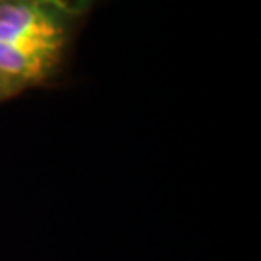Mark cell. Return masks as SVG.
I'll list each match as a JSON object with an SVG mask.
<instances>
[{
	"instance_id": "cell-3",
	"label": "cell",
	"mask_w": 261,
	"mask_h": 261,
	"mask_svg": "<svg viewBox=\"0 0 261 261\" xmlns=\"http://www.w3.org/2000/svg\"><path fill=\"white\" fill-rule=\"evenodd\" d=\"M4 101H8V99H6V95H4V91L0 89V103H4Z\"/></svg>"
},
{
	"instance_id": "cell-2",
	"label": "cell",
	"mask_w": 261,
	"mask_h": 261,
	"mask_svg": "<svg viewBox=\"0 0 261 261\" xmlns=\"http://www.w3.org/2000/svg\"><path fill=\"white\" fill-rule=\"evenodd\" d=\"M0 2H10V0H0ZM58 4H62L66 8L74 10L77 14H82L87 18V14L91 12V10L97 6V2H101V0H55Z\"/></svg>"
},
{
	"instance_id": "cell-1",
	"label": "cell",
	"mask_w": 261,
	"mask_h": 261,
	"mask_svg": "<svg viewBox=\"0 0 261 261\" xmlns=\"http://www.w3.org/2000/svg\"><path fill=\"white\" fill-rule=\"evenodd\" d=\"M84 21L55 0L0 2V89L8 101L58 82Z\"/></svg>"
}]
</instances>
